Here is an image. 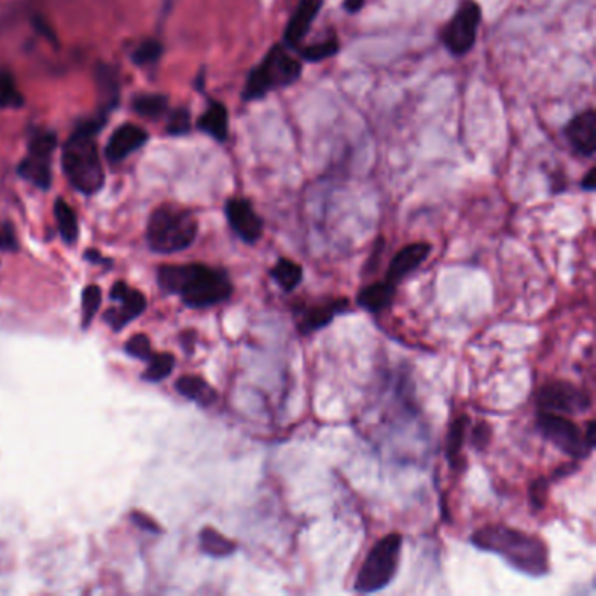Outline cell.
Returning a JSON list of instances; mask_svg holds the SVG:
<instances>
[{
	"instance_id": "26",
	"label": "cell",
	"mask_w": 596,
	"mask_h": 596,
	"mask_svg": "<svg viewBox=\"0 0 596 596\" xmlns=\"http://www.w3.org/2000/svg\"><path fill=\"white\" fill-rule=\"evenodd\" d=\"M167 98L161 95H142V97L135 98L133 102V109L139 112L140 116L146 118H156L161 116L163 112L167 111Z\"/></svg>"
},
{
	"instance_id": "11",
	"label": "cell",
	"mask_w": 596,
	"mask_h": 596,
	"mask_svg": "<svg viewBox=\"0 0 596 596\" xmlns=\"http://www.w3.org/2000/svg\"><path fill=\"white\" fill-rule=\"evenodd\" d=\"M350 306L347 298H327L313 303H299L294 306V319L301 334L315 333L333 322L338 313L345 312Z\"/></svg>"
},
{
	"instance_id": "5",
	"label": "cell",
	"mask_w": 596,
	"mask_h": 596,
	"mask_svg": "<svg viewBox=\"0 0 596 596\" xmlns=\"http://www.w3.org/2000/svg\"><path fill=\"white\" fill-rule=\"evenodd\" d=\"M402 537L389 534L371 548L355 577V591L369 595L385 590L396 577L401 560Z\"/></svg>"
},
{
	"instance_id": "22",
	"label": "cell",
	"mask_w": 596,
	"mask_h": 596,
	"mask_svg": "<svg viewBox=\"0 0 596 596\" xmlns=\"http://www.w3.org/2000/svg\"><path fill=\"white\" fill-rule=\"evenodd\" d=\"M200 546L203 553L214 556V558H226V556L233 555L236 551V542L224 537L221 532H217L212 527H205L201 530Z\"/></svg>"
},
{
	"instance_id": "7",
	"label": "cell",
	"mask_w": 596,
	"mask_h": 596,
	"mask_svg": "<svg viewBox=\"0 0 596 596\" xmlns=\"http://www.w3.org/2000/svg\"><path fill=\"white\" fill-rule=\"evenodd\" d=\"M537 429L549 443L555 444L558 450L574 460L588 458L591 448L584 439V434L569 416L539 411L537 415Z\"/></svg>"
},
{
	"instance_id": "15",
	"label": "cell",
	"mask_w": 596,
	"mask_h": 596,
	"mask_svg": "<svg viewBox=\"0 0 596 596\" xmlns=\"http://www.w3.org/2000/svg\"><path fill=\"white\" fill-rule=\"evenodd\" d=\"M565 135L569 139L574 151L591 158L596 151V114L586 111L570 121L565 128Z\"/></svg>"
},
{
	"instance_id": "4",
	"label": "cell",
	"mask_w": 596,
	"mask_h": 596,
	"mask_svg": "<svg viewBox=\"0 0 596 596\" xmlns=\"http://www.w3.org/2000/svg\"><path fill=\"white\" fill-rule=\"evenodd\" d=\"M198 235V221L186 208L163 205L154 210L147 226V242L154 252L174 254L188 249Z\"/></svg>"
},
{
	"instance_id": "13",
	"label": "cell",
	"mask_w": 596,
	"mask_h": 596,
	"mask_svg": "<svg viewBox=\"0 0 596 596\" xmlns=\"http://www.w3.org/2000/svg\"><path fill=\"white\" fill-rule=\"evenodd\" d=\"M111 298L119 301L121 306L105 313V320L111 324L116 331L132 322L135 317L146 310V296L139 291H133L125 282L114 284L111 291Z\"/></svg>"
},
{
	"instance_id": "33",
	"label": "cell",
	"mask_w": 596,
	"mask_h": 596,
	"mask_svg": "<svg viewBox=\"0 0 596 596\" xmlns=\"http://www.w3.org/2000/svg\"><path fill=\"white\" fill-rule=\"evenodd\" d=\"M492 441V427L486 422H481L472 429L471 443L474 448L483 450Z\"/></svg>"
},
{
	"instance_id": "25",
	"label": "cell",
	"mask_w": 596,
	"mask_h": 596,
	"mask_svg": "<svg viewBox=\"0 0 596 596\" xmlns=\"http://www.w3.org/2000/svg\"><path fill=\"white\" fill-rule=\"evenodd\" d=\"M175 357L172 354H156L149 357V368L144 373L147 382H161L174 371Z\"/></svg>"
},
{
	"instance_id": "27",
	"label": "cell",
	"mask_w": 596,
	"mask_h": 596,
	"mask_svg": "<svg viewBox=\"0 0 596 596\" xmlns=\"http://www.w3.org/2000/svg\"><path fill=\"white\" fill-rule=\"evenodd\" d=\"M23 97L9 72H0V107H20Z\"/></svg>"
},
{
	"instance_id": "16",
	"label": "cell",
	"mask_w": 596,
	"mask_h": 596,
	"mask_svg": "<svg viewBox=\"0 0 596 596\" xmlns=\"http://www.w3.org/2000/svg\"><path fill=\"white\" fill-rule=\"evenodd\" d=\"M147 140L146 130L137 125L119 126L116 132L112 133L109 144L105 147V154L111 161L125 160L126 156L135 153L137 149L144 146Z\"/></svg>"
},
{
	"instance_id": "32",
	"label": "cell",
	"mask_w": 596,
	"mask_h": 596,
	"mask_svg": "<svg viewBox=\"0 0 596 596\" xmlns=\"http://www.w3.org/2000/svg\"><path fill=\"white\" fill-rule=\"evenodd\" d=\"M160 55V42L146 41L144 44H140L139 49L133 53V60L140 63V65H146V63L156 62Z\"/></svg>"
},
{
	"instance_id": "29",
	"label": "cell",
	"mask_w": 596,
	"mask_h": 596,
	"mask_svg": "<svg viewBox=\"0 0 596 596\" xmlns=\"http://www.w3.org/2000/svg\"><path fill=\"white\" fill-rule=\"evenodd\" d=\"M100 301H102V292L97 285H90L86 287L83 292V326H90L91 320L97 315L98 308H100Z\"/></svg>"
},
{
	"instance_id": "31",
	"label": "cell",
	"mask_w": 596,
	"mask_h": 596,
	"mask_svg": "<svg viewBox=\"0 0 596 596\" xmlns=\"http://www.w3.org/2000/svg\"><path fill=\"white\" fill-rule=\"evenodd\" d=\"M549 479L539 478L535 479L532 486H530V504L535 511H541L548 502Z\"/></svg>"
},
{
	"instance_id": "24",
	"label": "cell",
	"mask_w": 596,
	"mask_h": 596,
	"mask_svg": "<svg viewBox=\"0 0 596 596\" xmlns=\"http://www.w3.org/2000/svg\"><path fill=\"white\" fill-rule=\"evenodd\" d=\"M55 215L63 240L67 243L76 242L79 236V224H77L76 212L67 205V201H56Z\"/></svg>"
},
{
	"instance_id": "40",
	"label": "cell",
	"mask_w": 596,
	"mask_h": 596,
	"mask_svg": "<svg viewBox=\"0 0 596 596\" xmlns=\"http://www.w3.org/2000/svg\"><path fill=\"white\" fill-rule=\"evenodd\" d=\"M7 247H13V240L9 238H4V236L0 235V249H7Z\"/></svg>"
},
{
	"instance_id": "18",
	"label": "cell",
	"mask_w": 596,
	"mask_h": 596,
	"mask_svg": "<svg viewBox=\"0 0 596 596\" xmlns=\"http://www.w3.org/2000/svg\"><path fill=\"white\" fill-rule=\"evenodd\" d=\"M396 296V285L389 284L387 280L364 287L357 294V305L371 313H382L387 310Z\"/></svg>"
},
{
	"instance_id": "9",
	"label": "cell",
	"mask_w": 596,
	"mask_h": 596,
	"mask_svg": "<svg viewBox=\"0 0 596 596\" xmlns=\"http://www.w3.org/2000/svg\"><path fill=\"white\" fill-rule=\"evenodd\" d=\"M479 21H481V9L476 2L467 0L444 28L443 42L450 53L457 56L465 55L474 46Z\"/></svg>"
},
{
	"instance_id": "20",
	"label": "cell",
	"mask_w": 596,
	"mask_h": 596,
	"mask_svg": "<svg viewBox=\"0 0 596 596\" xmlns=\"http://www.w3.org/2000/svg\"><path fill=\"white\" fill-rule=\"evenodd\" d=\"M201 132L208 133L215 140H226L228 137V111L222 104H212L198 121Z\"/></svg>"
},
{
	"instance_id": "34",
	"label": "cell",
	"mask_w": 596,
	"mask_h": 596,
	"mask_svg": "<svg viewBox=\"0 0 596 596\" xmlns=\"http://www.w3.org/2000/svg\"><path fill=\"white\" fill-rule=\"evenodd\" d=\"M189 130V112L179 109L172 114V119L168 123V132L174 135H181Z\"/></svg>"
},
{
	"instance_id": "12",
	"label": "cell",
	"mask_w": 596,
	"mask_h": 596,
	"mask_svg": "<svg viewBox=\"0 0 596 596\" xmlns=\"http://www.w3.org/2000/svg\"><path fill=\"white\" fill-rule=\"evenodd\" d=\"M229 226L245 243H256L263 236V219L256 214L249 200L233 198L226 205Z\"/></svg>"
},
{
	"instance_id": "10",
	"label": "cell",
	"mask_w": 596,
	"mask_h": 596,
	"mask_svg": "<svg viewBox=\"0 0 596 596\" xmlns=\"http://www.w3.org/2000/svg\"><path fill=\"white\" fill-rule=\"evenodd\" d=\"M55 147V135L42 133L35 137L28 147L27 158L21 161L18 168L21 177L35 184L37 188L48 189L51 186V154Z\"/></svg>"
},
{
	"instance_id": "28",
	"label": "cell",
	"mask_w": 596,
	"mask_h": 596,
	"mask_svg": "<svg viewBox=\"0 0 596 596\" xmlns=\"http://www.w3.org/2000/svg\"><path fill=\"white\" fill-rule=\"evenodd\" d=\"M336 51H338V39L331 34L326 41L312 44V46L303 49L301 55L305 56V60H308V62H320L327 56H333Z\"/></svg>"
},
{
	"instance_id": "30",
	"label": "cell",
	"mask_w": 596,
	"mask_h": 596,
	"mask_svg": "<svg viewBox=\"0 0 596 596\" xmlns=\"http://www.w3.org/2000/svg\"><path fill=\"white\" fill-rule=\"evenodd\" d=\"M126 352L137 357V359H149L153 355L151 350V340L147 338L146 334H135L130 341L126 343Z\"/></svg>"
},
{
	"instance_id": "21",
	"label": "cell",
	"mask_w": 596,
	"mask_h": 596,
	"mask_svg": "<svg viewBox=\"0 0 596 596\" xmlns=\"http://www.w3.org/2000/svg\"><path fill=\"white\" fill-rule=\"evenodd\" d=\"M469 429V418L460 415L451 422L448 436H446V458L453 469H457L458 460L462 457V448H464L465 434Z\"/></svg>"
},
{
	"instance_id": "17",
	"label": "cell",
	"mask_w": 596,
	"mask_h": 596,
	"mask_svg": "<svg viewBox=\"0 0 596 596\" xmlns=\"http://www.w3.org/2000/svg\"><path fill=\"white\" fill-rule=\"evenodd\" d=\"M322 0H301L296 13L292 14L291 21L285 28L284 39L289 46H298L305 39L308 30L312 27L315 16L319 14Z\"/></svg>"
},
{
	"instance_id": "19",
	"label": "cell",
	"mask_w": 596,
	"mask_h": 596,
	"mask_svg": "<svg viewBox=\"0 0 596 596\" xmlns=\"http://www.w3.org/2000/svg\"><path fill=\"white\" fill-rule=\"evenodd\" d=\"M179 394L188 397L191 401L198 402L200 406H212L217 401V392L210 383L205 382L200 376H182L177 382Z\"/></svg>"
},
{
	"instance_id": "36",
	"label": "cell",
	"mask_w": 596,
	"mask_h": 596,
	"mask_svg": "<svg viewBox=\"0 0 596 596\" xmlns=\"http://www.w3.org/2000/svg\"><path fill=\"white\" fill-rule=\"evenodd\" d=\"M576 469V464L560 465V467L553 472V479L565 478V476H569L570 472H576Z\"/></svg>"
},
{
	"instance_id": "6",
	"label": "cell",
	"mask_w": 596,
	"mask_h": 596,
	"mask_svg": "<svg viewBox=\"0 0 596 596\" xmlns=\"http://www.w3.org/2000/svg\"><path fill=\"white\" fill-rule=\"evenodd\" d=\"M301 76V63L294 60L282 46H273L263 62L250 72L245 86V100H256L271 90L284 88Z\"/></svg>"
},
{
	"instance_id": "39",
	"label": "cell",
	"mask_w": 596,
	"mask_h": 596,
	"mask_svg": "<svg viewBox=\"0 0 596 596\" xmlns=\"http://www.w3.org/2000/svg\"><path fill=\"white\" fill-rule=\"evenodd\" d=\"M364 6V0H345V7H347L350 13H355V11H359L361 7Z\"/></svg>"
},
{
	"instance_id": "2",
	"label": "cell",
	"mask_w": 596,
	"mask_h": 596,
	"mask_svg": "<svg viewBox=\"0 0 596 596\" xmlns=\"http://www.w3.org/2000/svg\"><path fill=\"white\" fill-rule=\"evenodd\" d=\"M158 280L165 291L181 296L191 308L219 305L233 294L228 273L203 264L163 266L158 271Z\"/></svg>"
},
{
	"instance_id": "8",
	"label": "cell",
	"mask_w": 596,
	"mask_h": 596,
	"mask_svg": "<svg viewBox=\"0 0 596 596\" xmlns=\"http://www.w3.org/2000/svg\"><path fill=\"white\" fill-rule=\"evenodd\" d=\"M539 411L558 415H583L593 406L590 392L565 380L544 383L537 394Z\"/></svg>"
},
{
	"instance_id": "37",
	"label": "cell",
	"mask_w": 596,
	"mask_h": 596,
	"mask_svg": "<svg viewBox=\"0 0 596 596\" xmlns=\"http://www.w3.org/2000/svg\"><path fill=\"white\" fill-rule=\"evenodd\" d=\"M584 439H586V443L590 446L591 450L595 448V422L590 420L588 422V427H586V432H584Z\"/></svg>"
},
{
	"instance_id": "38",
	"label": "cell",
	"mask_w": 596,
	"mask_h": 596,
	"mask_svg": "<svg viewBox=\"0 0 596 596\" xmlns=\"http://www.w3.org/2000/svg\"><path fill=\"white\" fill-rule=\"evenodd\" d=\"M595 177L596 170L595 168H591L590 172H588V175H586V179L583 181V188L586 189V191H593V189H595Z\"/></svg>"
},
{
	"instance_id": "23",
	"label": "cell",
	"mask_w": 596,
	"mask_h": 596,
	"mask_svg": "<svg viewBox=\"0 0 596 596\" xmlns=\"http://www.w3.org/2000/svg\"><path fill=\"white\" fill-rule=\"evenodd\" d=\"M270 275L285 292H291L301 284V280H303V268L298 263H294L292 259L282 257L271 268Z\"/></svg>"
},
{
	"instance_id": "35",
	"label": "cell",
	"mask_w": 596,
	"mask_h": 596,
	"mask_svg": "<svg viewBox=\"0 0 596 596\" xmlns=\"http://www.w3.org/2000/svg\"><path fill=\"white\" fill-rule=\"evenodd\" d=\"M132 518L140 528H146V530H151V532H156V530H158V525H156L153 520H149L146 514L135 513Z\"/></svg>"
},
{
	"instance_id": "1",
	"label": "cell",
	"mask_w": 596,
	"mask_h": 596,
	"mask_svg": "<svg viewBox=\"0 0 596 596\" xmlns=\"http://www.w3.org/2000/svg\"><path fill=\"white\" fill-rule=\"evenodd\" d=\"M471 544L506 560L514 570L530 577L549 572V549L537 535L504 525H486L471 535Z\"/></svg>"
},
{
	"instance_id": "14",
	"label": "cell",
	"mask_w": 596,
	"mask_h": 596,
	"mask_svg": "<svg viewBox=\"0 0 596 596\" xmlns=\"http://www.w3.org/2000/svg\"><path fill=\"white\" fill-rule=\"evenodd\" d=\"M430 247L429 243H409L404 249L399 250L394 259L390 261L389 271H387V282L392 285L399 284L404 278L408 277L409 273L418 270L425 259L429 257Z\"/></svg>"
},
{
	"instance_id": "3",
	"label": "cell",
	"mask_w": 596,
	"mask_h": 596,
	"mask_svg": "<svg viewBox=\"0 0 596 596\" xmlns=\"http://www.w3.org/2000/svg\"><path fill=\"white\" fill-rule=\"evenodd\" d=\"M97 132L98 125H84L63 147V172L84 195H93L104 186V168L95 142Z\"/></svg>"
}]
</instances>
